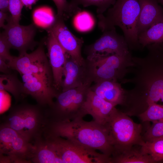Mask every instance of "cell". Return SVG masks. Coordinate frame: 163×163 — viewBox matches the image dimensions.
I'll return each mask as SVG.
<instances>
[{"label": "cell", "mask_w": 163, "mask_h": 163, "mask_svg": "<svg viewBox=\"0 0 163 163\" xmlns=\"http://www.w3.org/2000/svg\"><path fill=\"white\" fill-rule=\"evenodd\" d=\"M44 135L58 136L88 148L99 150L111 157L114 148L105 126L94 121L83 118L65 121L46 119L43 130Z\"/></svg>", "instance_id": "1"}, {"label": "cell", "mask_w": 163, "mask_h": 163, "mask_svg": "<svg viewBox=\"0 0 163 163\" xmlns=\"http://www.w3.org/2000/svg\"><path fill=\"white\" fill-rule=\"evenodd\" d=\"M140 11L139 0H116L106 15H98V27L102 32L119 27L128 46L135 48L140 45L137 25Z\"/></svg>", "instance_id": "2"}, {"label": "cell", "mask_w": 163, "mask_h": 163, "mask_svg": "<svg viewBox=\"0 0 163 163\" xmlns=\"http://www.w3.org/2000/svg\"><path fill=\"white\" fill-rule=\"evenodd\" d=\"M92 83L89 81L80 87L59 91L53 105L46 111L47 119L58 122L83 118L87 115L84 105Z\"/></svg>", "instance_id": "3"}, {"label": "cell", "mask_w": 163, "mask_h": 163, "mask_svg": "<svg viewBox=\"0 0 163 163\" xmlns=\"http://www.w3.org/2000/svg\"><path fill=\"white\" fill-rule=\"evenodd\" d=\"M104 126L114 148L112 156L134 145H141L144 142L141 135V124L135 123L115 108Z\"/></svg>", "instance_id": "4"}, {"label": "cell", "mask_w": 163, "mask_h": 163, "mask_svg": "<svg viewBox=\"0 0 163 163\" xmlns=\"http://www.w3.org/2000/svg\"><path fill=\"white\" fill-rule=\"evenodd\" d=\"M46 120L39 107L24 104L12 107L2 123L31 142L42 135Z\"/></svg>", "instance_id": "5"}, {"label": "cell", "mask_w": 163, "mask_h": 163, "mask_svg": "<svg viewBox=\"0 0 163 163\" xmlns=\"http://www.w3.org/2000/svg\"><path fill=\"white\" fill-rule=\"evenodd\" d=\"M43 136L63 163H112L111 157L95 149L61 137Z\"/></svg>", "instance_id": "6"}, {"label": "cell", "mask_w": 163, "mask_h": 163, "mask_svg": "<svg viewBox=\"0 0 163 163\" xmlns=\"http://www.w3.org/2000/svg\"><path fill=\"white\" fill-rule=\"evenodd\" d=\"M34 149L30 140L11 128L1 124L0 163L31 162Z\"/></svg>", "instance_id": "7"}, {"label": "cell", "mask_w": 163, "mask_h": 163, "mask_svg": "<svg viewBox=\"0 0 163 163\" xmlns=\"http://www.w3.org/2000/svg\"><path fill=\"white\" fill-rule=\"evenodd\" d=\"M130 55H96L87 57L85 65L89 79L92 82L116 81L123 74L124 65L130 60Z\"/></svg>", "instance_id": "8"}, {"label": "cell", "mask_w": 163, "mask_h": 163, "mask_svg": "<svg viewBox=\"0 0 163 163\" xmlns=\"http://www.w3.org/2000/svg\"><path fill=\"white\" fill-rule=\"evenodd\" d=\"M7 63L12 69L18 71L21 75L38 76L53 82L51 67L43 44L30 53L26 52L19 54L18 56H13Z\"/></svg>", "instance_id": "9"}, {"label": "cell", "mask_w": 163, "mask_h": 163, "mask_svg": "<svg viewBox=\"0 0 163 163\" xmlns=\"http://www.w3.org/2000/svg\"><path fill=\"white\" fill-rule=\"evenodd\" d=\"M103 32L98 39L85 48V52L87 57L96 55H130L124 36L118 34L115 27Z\"/></svg>", "instance_id": "10"}, {"label": "cell", "mask_w": 163, "mask_h": 163, "mask_svg": "<svg viewBox=\"0 0 163 163\" xmlns=\"http://www.w3.org/2000/svg\"><path fill=\"white\" fill-rule=\"evenodd\" d=\"M24 94L30 95L39 106L51 107L58 92L52 81L45 78L32 75H21Z\"/></svg>", "instance_id": "11"}, {"label": "cell", "mask_w": 163, "mask_h": 163, "mask_svg": "<svg viewBox=\"0 0 163 163\" xmlns=\"http://www.w3.org/2000/svg\"><path fill=\"white\" fill-rule=\"evenodd\" d=\"M7 24L3 28L4 34L8 41L11 48L17 50L19 54L33 50L36 45L34 38L36 28L33 24L27 26L20 25L14 23L9 16Z\"/></svg>", "instance_id": "12"}, {"label": "cell", "mask_w": 163, "mask_h": 163, "mask_svg": "<svg viewBox=\"0 0 163 163\" xmlns=\"http://www.w3.org/2000/svg\"><path fill=\"white\" fill-rule=\"evenodd\" d=\"M64 20L56 16L53 22L50 25L48 31L52 32L66 52L78 63L85 64V59L81 53L83 40L72 34L65 25Z\"/></svg>", "instance_id": "13"}, {"label": "cell", "mask_w": 163, "mask_h": 163, "mask_svg": "<svg viewBox=\"0 0 163 163\" xmlns=\"http://www.w3.org/2000/svg\"><path fill=\"white\" fill-rule=\"evenodd\" d=\"M47 41L48 55L53 78V85L59 91L63 81V69L68 54L58 42L53 33L48 31Z\"/></svg>", "instance_id": "14"}, {"label": "cell", "mask_w": 163, "mask_h": 163, "mask_svg": "<svg viewBox=\"0 0 163 163\" xmlns=\"http://www.w3.org/2000/svg\"><path fill=\"white\" fill-rule=\"evenodd\" d=\"M84 107L87 114L91 115L94 121L104 125L110 116L115 106L96 94L90 88L87 93Z\"/></svg>", "instance_id": "15"}, {"label": "cell", "mask_w": 163, "mask_h": 163, "mask_svg": "<svg viewBox=\"0 0 163 163\" xmlns=\"http://www.w3.org/2000/svg\"><path fill=\"white\" fill-rule=\"evenodd\" d=\"M62 91L80 87L88 81L85 64L81 65L68 54L63 67Z\"/></svg>", "instance_id": "16"}, {"label": "cell", "mask_w": 163, "mask_h": 163, "mask_svg": "<svg viewBox=\"0 0 163 163\" xmlns=\"http://www.w3.org/2000/svg\"><path fill=\"white\" fill-rule=\"evenodd\" d=\"M140 11L138 22L139 35L163 16V8L157 0H139Z\"/></svg>", "instance_id": "17"}, {"label": "cell", "mask_w": 163, "mask_h": 163, "mask_svg": "<svg viewBox=\"0 0 163 163\" xmlns=\"http://www.w3.org/2000/svg\"><path fill=\"white\" fill-rule=\"evenodd\" d=\"M90 89L96 94L115 107L123 103L124 93L120 85L113 80H104L94 84Z\"/></svg>", "instance_id": "18"}, {"label": "cell", "mask_w": 163, "mask_h": 163, "mask_svg": "<svg viewBox=\"0 0 163 163\" xmlns=\"http://www.w3.org/2000/svg\"><path fill=\"white\" fill-rule=\"evenodd\" d=\"M34 151L31 161L35 163H63L42 135L34 140Z\"/></svg>", "instance_id": "19"}, {"label": "cell", "mask_w": 163, "mask_h": 163, "mask_svg": "<svg viewBox=\"0 0 163 163\" xmlns=\"http://www.w3.org/2000/svg\"><path fill=\"white\" fill-rule=\"evenodd\" d=\"M112 163H155L149 155L144 152L141 145H135L113 155Z\"/></svg>", "instance_id": "20"}, {"label": "cell", "mask_w": 163, "mask_h": 163, "mask_svg": "<svg viewBox=\"0 0 163 163\" xmlns=\"http://www.w3.org/2000/svg\"><path fill=\"white\" fill-rule=\"evenodd\" d=\"M138 40L139 44L143 47L152 43H163V16L139 34Z\"/></svg>", "instance_id": "21"}, {"label": "cell", "mask_w": 163, "mask_h": 163, "mask_svg": "<svg viewBox=\"0 0 163 163\" xmlns=\"http://www.w3.org/2000/svg\"><path fill=\"white\" fill-rule=\"evenodd\" d=\"M0 90L11 94L17 101L24 94L23 82L15 75L11 73L0 75Z\"/></svg>", "instance_id": "22"}, {"label": "cell", "mask_w": 163, "mask_h": 163, "mask_svg": "<svg viewBox=\"0 0 163 163\" xmlns=\"http://www.w3.org/2000/svg\"><path fill=\"white\" fill-rule=\"evenodd\" d=\"M116 0H71L70 3L73 8L80 10L78 6L84 7L90 6L97 7V11L98 14H103L109 7L113 5Z\"/></svg>", "instance_id": "23"}, {"label": "cell", "mask_w": 163, "mask_h": 163, "mask_svg": "<svg viewBox=\"0 0 163 163\" xmlns=\"http://www.w3.org/2000/svg\"><path fill=\"white\" fill-rule=\"evenodd\" d=\"M141 145L143 152L150 155L156 163L163 161V139L144 142Z\"/></svg>", "instance_id": "24"}, {"label": "cell", "mask_w": 163, "mask_h": 163, "mask_svg": "<svg viewBox=\"0 0 163 163\" xmlns=\"http://www.w3.org/2000/svg\"><path fill=\"white\" fill-rule=\"evenodd\" d=\"M139 116L142 122H163V106L156 103L150 104Z\"/></svg>", "instance_id": "25"}, {"label": "cell", "mask_w": 163, "mask_h": 163, "mask_svg": "<svg viewBox=\"0 0 163 163\" xmlns=\"http://www.w3.org/2000/svg\"><path fill=\"white\" fill-rule=\"evenodd\" d=\"M74 23L79 31H87L91 30L94 25V18L91 15L86 11L79 12L75 17Z\"/></svg>", "instance_id": "26"}, {"label": "cell", "mask_w": 163, "mask_h": 163, "mask_svg": "<svg viewBox=\"0 0 163 163\" xmlns=\"http://www.w3.org/2000/svg\"><path fill=\"white\" fill-rule=\"evenodd\" d=\"M145 142H152L163 139V122H152L142 136Z\"/></svg>", "instance_id": "27"}, {"label": "cell", "mask_w": 163, "mask_h": 163, "mask_svg": "<svg viewBox=\"0 0 163 163\" xmlns=\"http://www.w3.org/2000/svg\"><path fill=\"white\" fill-rule=\"evenodd\" d=\"M57 9L56 16L64 20L80 11L73 8L66 0H53Z\"/></svg>", "instance_id": "28"}, {"label": "cell", "mask_w": 163, "mask_h": 163, "mask_svg": "<svg viewBox=\"0 0 163 163\" xmlns=\"http://www.w3.org/2000/svg\"><path fill=\"white\" fill-rule=\"evenodd\" d=\"M23 6L21 0H9L8 11L11 14V19L14 23H19Z\"/></svg>", "instance_id": "29"}, {"label": "cell", "mask_w": 163, "mask_h": 163, "mask_svg": "<svg viewBox=\"0 0 163 163\" xmlns=\"http://www.w3.org/2000/svg\"><path fill=\"white\" fill-rule=\"evenodd\" d=\"M10 45L3 32L0 35V58L7 62L13 56L10 53Z\"/></svg>", "instance_id": "30"}, {"label": "cell", "mask_w": 163, "mask_h": 163, "mask_svg": "<svg viewBox=\"0 0 163 163\" xmlns=\"http://www.w3.org/2000/svg\"><path fill=\"white\" fill-rule=\"evenodd\" d=\"M7 62L0 58V71L3 74L11 73V70Z\"/></svg>", "instance_id": "31"}, {"label": "cell", "mask_w": 163, "mask_h": 163, "mask_svg": "<svg viewBox=\"0 0 163 163\" xmlns=\"http://www.w3.org/2000/svg\"><path fill=\"white\" fill-rule=\"evenodd\" d=\"M9 16L5 12L0 11V27L3 28L5 26V21H7Z\"/></svg>", "instance_id": "32"}, {"label": "cell", "mask_w": 163, "mask_h": 163, "mask_svg": "<svg viewBox=\"0 0 163 163\" xmlns=\"http://www.w3.org/2000/svg\"><path fill=\"white\" fill-rule=\"evenodd\" d=\"M9 0H0V11L6 12L8 11Z\"/></svg>", "instance_id": "33"}, {"label": "cell", "mask_w": 163, "mask_h": 163, "mask_svg": "<svg viewBox=\"0 0 163 163\" xmlns=\"http://www.w3.org/2000/svg\"><path fill=\"white\" fill-rule=\"evenodd\" d=\"M24 6L29 8H31L33 4L35 3L37 0H21Z\"/></svg>", "instance_id": "34"}, {"label": "cell", "mask_w": 163, "mask_h": 163, "mask_svg": "<svg viewBox=\"0 0 163 163\" xmlns=\"http://www.w3.org/2000/svg\"><path fill=\"white\" fill-rule=\"evenodd\" d=\"M158 3H160L163 6V0H157Z\"/></svg>", "instance_id": "35"}]
</instances>
